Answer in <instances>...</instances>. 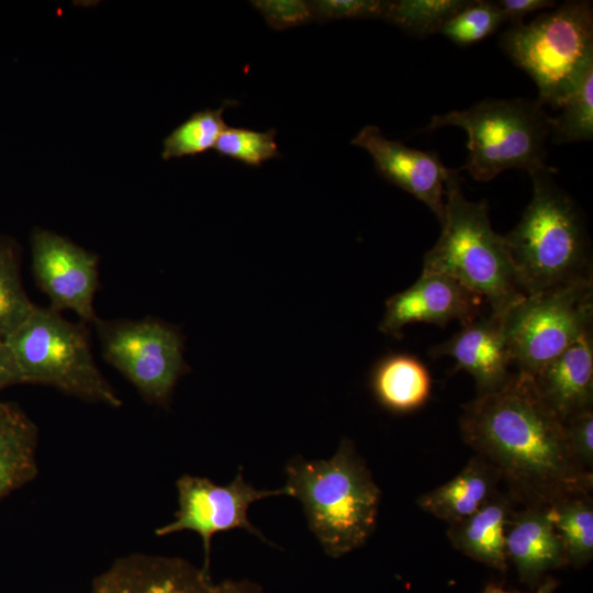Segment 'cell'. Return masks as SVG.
<instances>
[{"label": "cell", "instance_id": "1", "mask_svg": "<svg viewBox=\"0 0 593 593\" xmlns=\"http://www.w3.org/2000/svg\"><path fill=\"white\" fill-rule=\"evenodd\" d=\"M467 445L489 461L523 505L550 506L591 494L593 474L574 459L564 423L541 398L532 376L518 371L497 390L463 405Z\"/></svg>", "mask_w": 593, "mask_h": 593}, {"label": "cell", "instance_id": "2", "mask_svg": "<svg viewBox=\"0 0 593 593\" xmlns=\"http://www.w3.org/2000/svg\"><path fill=\"white\" fill-rule=\"evenodd\" d=\"M287 495L302 505L309 528L331 558L362 547L376 529L381 491L354 443L343 438L328 459L293 457Z\"/></svg>", "mask_w": 593, "mask_h": 593}, {"label": "cell", "instance_id": "3", "mask_svg": "<svg viewBox=\"0 0 593 593\" xmlns=\"http://www.w3.org/2000/svg\"><path fill=\"white\" fill-rule=\"evenodd\" d=\"M545 167L530 175L533 197L503 236L526 295L592 279L590 243L579 206Z\"/></svg>", "mask_w": 593, "mask_h": 593}, {"label": "cell", "instance_id": "4", "mask_svg": "<svg viewBox=\"0 0 593 593\" xmlns=\"http://www.w3.org/2000/svg\"><path fill=\"white\" fill-rule=\"evenodd\" d=\"M441 234L424 257L422 273L447 276L485 299L502 317L526 296L503 236L493 231L485 200L465 198L459 171L446 183Z\"/></svg>", "mask_w": 593, "mask_h": 593}, {"label": "cell", "instance_id": "5", "mask_svg": "<svg viewBox=\"0 0 593 593\" xmlns=\"http://www.w3.org/2000/svg\"><path fill=\"white\" fill-rule=\"evenodd\" d=\"M21 383L44 384L89 402L120 407L122 400L99 370L87 324L34 305L4 339Z\"/></svg>", "mask_w": 593, "mask_h": 593}, {"label": "cell", "instance_id": "6", "mask_svg": "<svg viewBox=\"0 0 593 593\" xmlns=\"http://www.w3.org/2000/svg\"><path fill=\"white\" fill-rule=\"evenodd\" d=\"M500 46L534 80L536 101L560 109L593 66L592 3L567 1L527 24L511 25Z\"/></svg>", "mask_w": 593, "mask_h": 593}, {"label": "cell", "instance_id": "7", "mask_svg": "<svg viewBox=\"0 0 593 593\" xmlns=\"http://www.w3.org/2000/svg\"><path fill=\"white\" fill-rule=\"evenodd\" d=\"M549 119L536 100L490 99L467 110L435 115L425 130H465L469 153L462 168L475 180L489 181L512 168L532 174L547 167Z\"/></svg>", "mask_w": 593, "mask_h": 593}, {"label": "cell", "instance_id": "8", "mask_svg": "<svg viewBox=\"0 0 593 593\" xmlns=\"http://www.w3.org/2000/svg\"><path fill=\"white\" fill-rule=\"evenodd\" d=\"M592 279L526 295L502 316L512 363L535 377L592 328Z\"/></svg>", "mask_w": 593, "mask_h": 593}, {"label": "cell", "instance_id": "9", "mask_svg": "<svg viewBox=\"0 0 593 593\" xmlns=\"http://www.w3.org/2000/svg\"><path fill=\"white\" fill-rule=\"evenodd\" d=\"M93 325L103 359L122 373L146 402L168 406L178 380L190 372L180 328L156 317H98Z\"/></svg>", "mask_w": 593, "mask_h": 593}, {"label": "cell", "instance_id": "10", "mask_svg": "<svg viewBox=\"0 0 593 593\" xmlns=\"http://www.w3.org/2000/svg\"><path fill=\"white\" fill-rule=\"evenodd\" d=\"M178 510L172 522L158 527L157 536H167L182 530L197 533L203 544V569L209 571L211 541L215 534L232 529H245L269 544V540L248 518L250 505L257 501L287 495L284 486L276 490H259L247 483L239 467L234 479L224 485L209 478L181 475L176 482Z\"/></svg>", "mask_w": 593, "mask_h": 593}, {"label": "cell", "instance_id": "11", "mask_svg": "<svg viewBox=\"0 0 593 593\" xmlns=\"http://www.w3.org/2000/svg\"><path fill=\"white\" fill-rule=\"evenodd\" d=\"M32 273L38 289L58 312L74 311L80 322L93 324L99 289V257L57 233L35 227L31 233Z\"/></svg>", "mask_w": 593, "mask_h": 593}, {"label": "cell", "instance_id": "12", "mask_svg": "<svg viewBox=\"0 0 593 593\" xmlns=\"http://www.w3.org/2000/svg\"><path fill=\"white\" fill-rule=\"evenodd\" d=\"M89 593H267L250 580L214 581L180 557L132 553L94 578Z\"/></svg>", "mask_w": 593, "mask_h": 593}, {"label": "cell", "instance_id": "13", "mask_svg": "<svg viewBox=\"0 0 593 593\" xmlns=\"http://www.w3.org/2000/svg\"><path fill=\"white\" fill-rule=\"evenodd\" d=\"M351 144L368 152L382 178L411 193L443 221L446 183L454 170L447 168L436 153L389 139L374 125L361 128Z\"/></svg>", "mask_w": 593, "mask_h": 593}, {"label": "cell", "instance_id": "14", "mask_svg": "<svg viewBox=\"0 0 593 593\" xmlns=\"http://www.w3.org/2000/svg\"><path fill=\"white\" fill-rule=\"evenodd\" d=\"M482 299L454 279L422 273L410 288L390 296L379 324L383 334L400 338L403 327L414 323L445 326L454 320L462 325L479 317Z\"/></svg>", "mask_w": 593, "mask_h": 593}, {"label": "cell", "instance_id": "15", "mask_svg": "<svg viewBox=\"0 0 593 593\" xmlns=\"http://www.w3.org/2000/svg\"><path fill=\"white\" fill-rule=\"evenodd\" d=\"M435 357H450L455 370H465L473 378L478 395L500 389L511 376L512 358L502 317L490 314L477 317L448 340L433 347Z\"/></svg>", "mask_w": 593, "mask_h": 593}, {"label": "cell", "instance_id": "16", "mask_svg": "<svg viewBox=\"0 0 593 593\" xmlns=\"http://www.w3.org/2000/svg\"><path fill=\"white\" fill-rule=\"evenodd\" d=\"M505 551L521 581L529 584L544 579L548 571L568 564L548 506L524 505L512 512L505 533Z\"/></svg>", "mask_w": 593, "mask_h": 593}, {"label": "cell", "instance_id": "17", "mask_svg": "<svg viewBox=\"0 0 593 593\" xmlns=\"http://www.w3.org/2000/svg\"><path fill=\"white\" fill-rule=\"evenodd\" d=\"M592 339L591 328L533 377L541 398L563 423L592 409Z\"/></svg>", "mask_w": 593, "mask_h": 593}, {"label": "cell", "instance_id": "18", "mask_svg": "<svg viewBox=\"0 0 593 593\" xmlns=\"http://www.w3.org/2000/svg\"><path fill=\"white\" fill-rule=\"evenodd\" d=\"M500 481L499 471L475 455L452 479L422 494L416 503L422 511L449 525L481 508L499 491Z\"/></svg>", "mask_w": 593, "mask_h": 593}, {"label": "cell", "instance_id": "19", "mask_svg": "<svg viewBox=\"0 0 593 593\" xmlns=\"http://www.w3.org/2000/svg\"><path fill=\"white\" fill-rule=\"evenodd\" d=\"M513 511L512 497L497 491L475 513L449 524L447 537L463 555L505 572V533Z\"/></svg>", "mask_w": 593, "mask_h": 593}, {"label": "cell", "instance_id": "20", "mask_svg": "<svg viewBox=\"0 0 593 593\" xmlns=\"http://www.w3.org/2000/svg\"><path fill=\"white\" fill-rule=\"evenodd\" d=\"M370 390L387 411L405 414L423 406L430 396L432 378L425 365L415 356L391 353L372 367Z\"/></svg>", "mask_w": 593, "mask_h": 593}, {"label": "cell", "instance_id": "21", "mask_svg": "<svg viewBox=\"0 0 593 593\" xmlns=\"http://www.w3.org/2000/svg\"><path fill=\"white\" fill-rule=\"evenodd\" d=\"M38 430L14 403L0 401V501L37 474Z\"/></svg>", "mask_w": 593, "mask_h": 593}, {"label": "cell", "instance_id": "22", "mask_svg": "<svg viewBox=\"0 0 593 593\" xmlns=\"http://www.w3.org/2000/svg\"><path fill=\"white\" fill-rule=\"evenodd\" d=\"M552 525L562 542L568 564L582 568L593 558V501L577 495L548 506Z\"/></svg>", "mask_w": 593, "mask_h": 593}, {"label": "cell", "instance_id": "23", "mask_svg": "<svg viewBox=\"0 0 593 593\" xmlns=\"http://www.w3.org/2000/svg\"><path fill=\"white\" fill-rule=\"evenodd\" d=\"M20 260L19 244L0 234V339L12 333L35 305L23 288Z\"/></svg>", "mask_w": 593, "mask_h": 593}, {"label": "cell", "instance_id": "24", "mask_svg": "<svg viewBox=\"0 0 593 593\" xmlns=\"http://www.w3.org/2000/svg\"><path fill=\"white\" fill-rule=\"evenodd\" d=\"M235 104V101L227 100L219 109L194 112L164 139L161 158L169 160L197 156L213 148L227 126L223 112L227 107Z\"/></svg>", "mask_w": 593, "mask_h": 593}, {"label": "cell", "instance_id": "25", "mask_svg": "<svg viewBox=\"0 0 593 593\" xmlns=\"http://www.w3.org/2000/svg\"><path fill=\"white\" fill-rule=\"evenodd\" d=\"M468 3L466 0H387L383 21L412 35L429 36L438 33Z\"/></svg>", "mask_w": 593, "mask_h": 593}, {"label": "cell", "instance_id": "26", "mask_svg": "<svg viewBox=\"0 0 593 593\" xmlns=\"http://www.w3.org/2000/svg\"><path fill=\"white\" fill-rule=\"evenodd\" d=\"M561 113L549 119L550 137L556 144L591 141L593 137V66L561 105Z\"/></svg>", "mask_w": 593, "mask_h": 593}, {"label": "cell", "instance_id": "27", "mask_svg": "<svg viewBox=\"0 0 593 593\" xmlns=\"http://www.w3.org/2000/svg\"><path fill=\"white\" fill-rule=\"evenodd\" d=\"M505 22L495 1L474 0L448 19L438 33L456 45L468 46L486 38Z\"/></svg>", "mask_w": 593, "mask_h": 593}, {"label": "cell", "instance_id": "28", "mask_svg": "<svg viewBox=\"0 0 593 593\" xmlns=\"http://www.w3.org/2000/svg\"><path fill=\"white\" fill-rule=\"evenodd\" d=\"M277 131L258 132L246 127L226 126L213 149L221 156L235 159L250 167L280 157L276 142Z\"/></svg>", "mask_w": 593, "mask_h": 593}, {"label": "cell", "instance_id": "29", "mask_svg": "<svg viewBox=\"0 0 593 593\" xmlns=\"http://www.w3.org/2000/svg\"><path fill=\"white\" fill-rule=\"evenodd\" d=\"M313 21L320 23L339 20H383L387 0H312L309 1Z\"/></svg>", "mask_w": 593, "mask_h": 593}, {"label": "cell", "instance_id": "30", "mask_svg": "<svg viewBox=\"0 0 593 593\" xmlns=\"http://www.w3.org/2000/svg\"><path fill=\"white\" fill-rule=\"evenodd\" d=\"M249 3L275 31H286L313 21L309 1L304 0H254Z\"/></svg>", "mask_w": 593, "mask_h": 593}, {"label": "cell", "instance_id": "31", "mask_svg": "<svg viewBox=\"0 0 593 593\" xmlns=\"http://www.w3.org/2000/svg\"><path fill=\"white\" fill-rule=\"evenodd\" d=\"M569 448L584 469L593 468V409L582 411L564 422Z\"/></svg>", "mask_w": 593, "mask_h": 593}, {"label": "cell", "instance_id": "32", "mask_svg": "<svg viewBox=\"0 0 593 593\" xmlns=\"http://www.w3.org/2000/svg\"><path fill=\"white\" fill-rule=\"evenodd\" d=\"M495 3L511 25L523 23L524 16L529 13L556 5L551 0H499Z\"/></svg>", "mask_w": 593, "mask_h": 593}, {"label": "cell", "instance_id": "33", "mask_svg": "<svg viewBox=\"0 0 593 593\" xmlns=\"http://www.w3.org/2000/svg\"><path fill=\"white\" fill-rule=\"evenodd\" d=\"M21 379L5 343L0 339V391L7 387L20 384Z\"/></svg>", "mask_w": 593, "mask_h": 593}, {"label": "cell", "instance_id": "34", "mask_svg": "<svg viewBox=\"0 0 593 593\" xmlns=\"http://www.w3.org/2000/svg\"><path fill=\"white\" fill-rule=\"evenodd\" d=\"M558 581L552 577H545L541 583L538 585L537 590L533 593H553L558 588ZM481 593H521L517 591L505 590L502 585L490 582L484 586Z\"/></svg>", "mask_w": 593, "mask_h": 593}]
</instances>
